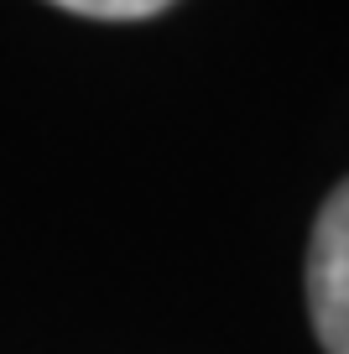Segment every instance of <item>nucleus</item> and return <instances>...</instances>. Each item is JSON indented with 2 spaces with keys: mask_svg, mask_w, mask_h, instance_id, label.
Here are the masks:
<instances>
[{
  "mask_svg": "<svg viewBox=\"0 0 349 354\" xmlns=\"http://www.w3.org/2000/svg\"><path fill=\"white\" fill-rule=\"evenodd\" d=\"M307 308L318 344L349 354V177L323 198L307 240Z\"/></svg>",
  "mask_w": 349,
  "mask_h": 354,
  "instance_id": "nucleus-1",
  "label": "nucleus"
},
{
  "mask_svg": "<svg viewBox=\"0 0 349 354\" xmlns=\"http://www.w3.org/2000/svg\"><path fill=\"white\" fill-rule=\"evenodd\" d=\"M63 11L84 21H146L167 11V0H63Z\"/></svg>",
  "mask_w": 349,
  "mask_h": 354,
  "instance_id": "nucleus-2",
  "label": "nucleus"
}]
</instances>
